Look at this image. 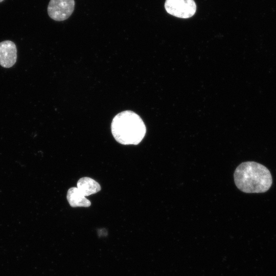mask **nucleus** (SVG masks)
Returning <instances> with one entry per match:
<instances>
[{
    "label": "nucleus",
    "instance_id": "nucleus-1",
    "mask_svg": "<svg viewBox=\"0 0 276 276\" xmlns=\"http://www.w3.org/2000/svg\"><path fill=\"white\" fill-rule=\"evenodd\" d=\"M234 181L240 191L246 193H260L267 191L272 183L269 170L255 162L240 164L234 173Z\"/></svg>",
    "mask_w": 276,
    "mask_h": 276
},
{
    "label": "nucleus",
    "instance_id": "nucleus-2",
    "mask_svg": "<svg viewBox=\"0 0 276 276\" xmlns=\"http://www.w3.org/2000/svg\"><path fill=\"white\" fill-rule=\"evenodd\" d=\"M111 131L113 137L119 143L136 145L144 139L146 127L137 114L126 110L113 118L111 124Z\"/></svg>",
    "mask_w": 276,
    "mask_h": 276
},
{
    "label": "nucleus",
    "instance_id": "nucleus-3",
    "mask_svg": "<svg viewBox=\"0 0 276 276\" xmlns=\"http://www.w3.org/2000/svg\"><path fill=\"white\" fill-rule=\"evenodd\" d=\"M164 6L167 13L180 18L191 17L197 8L194 0H166Z\"/></svg>",
    "mask_w": 276,
    "mask_h": 276
},
{
    "label": "nucleus",
    "instance_id": "nucleus-4",
    "mask_svg": "<svg viewBox=\"0 0 276 276\" xmlns=\"http://www.w3.org/2000/svg\"><path fill=\"white\" fill-rule=\"evenodd\" d=\"M74 0H50L47 11L52 19L61 21L70 17L75 8Z\"/></svg>",
    "mask_w": 276,
    "mask_h": 276
},
{
    "label": "nucleus",
    "instance_id": "nucleus-5",
    "mask_svg": "<svg viewBox=\"0 0 276 276\" xmlns=\"http://www.w3.org/2000/svg\"><path fill=\"white\" fill-rule=\"evenodd\" d=\"M17 59L15 44L10 40L0 42V65L5 68L12 67Z\"/></svg>",
    "mask_w": 276,
    "mask_h": 276
},
{
    "label": "nucleus",
    "instance_id": "nucleus-6",
    "mask_svg": "<svg viewBox=\"0 0 276 276\" xmlns=\"http://www.w3.org/2000/svg\"><path fill=\"white\" fill-rule=\"evenodd\" d=\"M66 199L71 206L73 208H86L91 205L90 201L87 199L77 187H72L68 190Z\"/></svg>",
    "mask_w": 276,
    "mask_h": 276
},
{
    "label": "nucleus",
    "instance_id": "nucleus-7",
    "mask_svg": "<svg viewBox=\"0 0 276 276\" xmlns=\"http://www.w3.org/2000/svg\"><path fill=\"white\" fill-rule=\"evenodd\" d=\"M77 188L85 197L97 193L101 189L97 181L88 177L80 178L77 182Z\"/></svg>",
    "mask_w": 276,
    "mask_h": 276
},
{
    "label": "nucleus",
    "instance_id": "nucleus-8",
    "mask_svg": "<svg viewBox=\"0 0 276 276\" xmlns=\"http://www.w3.org/2000/svg\"><path fill=\"white\" fill-rule=\"evenodd\" d=\"M4 0H0V3L1 2H2L3 1H4Z\"/></svg>",
    "mask_w": 276,
    "mask_h": 276
}]
</instances>
